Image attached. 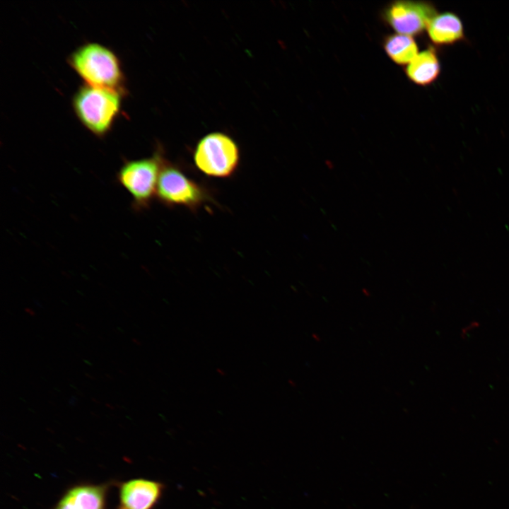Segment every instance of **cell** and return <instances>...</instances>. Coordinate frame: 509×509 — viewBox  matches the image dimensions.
Segmentation results:
<instances>
[{"label":"cell","instance_id":"cell-1","mask_svg":"<svg viewBox=\"0 0 509 509\" xmlns=\"http://www.w3.org/2000/svg\"><path fill=\"white\" fill-rule=\"evenodd\" d=\"M68 62L84 83L124 95L127 89L121 62L108 47L96 42L84 43L69 54Z\"/></svg>","mask_w":509,"mask_h":509},{"label":"cell","instance_id":"cell-2","mask_svg":"<svg viewBox=\"0 0 509 509\" xmlns=\"http://www.w3.org/2000/svg\"><path fill=\"white\" fill-rule=\"evenodd\" d=\"M122 94L84 83L72 98L73 110L80 122L98 137L112 129L122 108Z\"/></svg>","mask_w":509,"mask_h":509},{"label":"cell","instance_id":"cell-3","mask_svg":"<svg viewBox=\"0 0 509 509\" xmlns=\"http://www.w3.org/2000/svg\"><path fill=\"white\" fill-rule=\"evenodd\" d=\"M166 159L161 146L149 157L124 159L117 170L115 178L131 198V209L141 212L150 208L156 197L157 185Z\"/></svg>","mask_w":509,"mask_h":509},{"label":"cell","instance_id":"cell-4","mask_svg":"<svg viewBox=\"0 0 509 509\" xmlns=\"http://www.w3.org/2000/svg\"><path fill=\"white\" fill-rule=\"evenodd\" d=\"M156 198L166 207L182 206L192 212L197 211L213 199L206 187L187 175L180 166L167 160L159 176Z\"/></svg>","mask_w":509,"mask_h":509},{"label":"cell","instance_id":"cell-5","mask_svg":"<svg viewBox=\"0 0 509 509\" xmlns=\"http://www.w3.org/2000/svg\"><path fill=\"white\" fill-rule=\"evenodd\" d=\"M240 151L235 141L222 132H212L197 143L193 159L197 169L206 176L228 178L237 170Z\"/></svg>","mask_w":509,"mask_h":509},{"label":"cell","instance_id":"cell-6","mask_svg":"<svg viewBox=\"0 0 509 509\" xmlns=\"http://www.w3.org/2000/svg\"><path fill=\"white\" fill-rule=\"evenodd\" d=\"M436 14L435 7L428 2L397 1L386 7L383 18L397 34L412 37L427 29Z\"/></svg>","mask_w":509,"mask_h":509},{"label":"cell","instance_id":"cell-7","mask_svg":"<svg viewBox=\"0 0 509 509\" xmlns=\"http://www.w3.org/2000/svg\"><path fill=\"white\" fill-rule=\"evenodd\" d=\"M158 483L136 479L124 484L121 490V501L124 509H150L160 494Z\"/></svg>","mask_w":509,"mask_h":509},{"label":"cell","instance_id":"cell-8","mask_svg":"<svg viewBox=\"0 0 509 509\" xmlns=\"http://www.w3.org/2000/svg\"><path fill=\"white\" fill-rule=\"evenodd\" d=\"M427 31L431 41L437 45L452 44L464 37V28L455 13L436 14L429 23Z\"/></svg>","mask_w":509,"mask_h":509},{"label":"cell","instance_id":"cell-9","mask_svg":"<svg viewBox=\"0 0 509 509\" xmlns=\"http://www.w3.org/2000/svg\"><path fill=\"white\" fill-rule=\"evenodd\" d=\"M440 71V64L435 51L429 47L419 53L407 65L406 74L417 85L426 86L433 83Z\"/></svg>","mask_w":509,"mask_h":509},{"label":"cell","instance_id":"cell-10","mask_svg":"<svg viewBox=\"0 0 509 509\" xmlns=\"http://www.w3.org/2000/svg\"><path fill=\"white\" fill-rule=\"evenodd\" d=\"M103 494L99 487L81 486L70 491L57 509H103Z\"/></svg>","mask_w":509,"mask_h":509},{"label":"cell","instance_id":"cell-11","mask_svg":"<svg viewBox=\"0 0 509 509\" xmlns=\"http://www.w3.org/2000/svg\"><path fill=\"white\" fill-rule=\"evenodd\" d=\"M384 49L387 56L399 65L409 64L418 54V47L411 36L393 34L385 37Z\"/></svg>","mask_w":509,"mask_h":509}]
</instances>
